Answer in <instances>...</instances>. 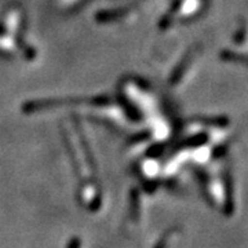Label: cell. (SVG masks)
<instances>
[{
  "mask_svg": "<svg viewBox=\"0 0 248 248\" xmlns=\"http://www.w3.org/2000/svg\"><path fill=\"white\" fill-rule=\"evenodd\" d=\"M221 58L223 61L229 62H236V63H244L248 65V54H239L234 53V51H223L221 54Z\"/></svg>",
  "mask_w": 248,
  "mask_h": 248,
  "instance_id": "obj_1",
  "label": "cell"
},
{
  "mask_svg": "<svg viewBox=\"0 0 248 248\" xmlns=\"http://www.w3.org/2000/svg\"><path fill=\"white\" fill-rule=\"evenodd\" d=\"M246 33H247V31H246V25L243 24V27L240 28L239 32H237V36L234 37V42H236L237 45H240L241 42H244V40H246Z\"/></svg>",
  "mask_w": 248,
  "mask_h": 248,
  "instance_id": "obj_2",
  "label": "cell"
}]
</instances>
